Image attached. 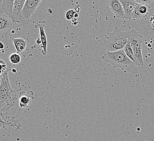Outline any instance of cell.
Instances as JSON below:
<instances>
[{"label":"cell","mask_w":154,"mask_h":141,"mask_svg":"<svg viewBox=\"0 0 154 141\" xmlns=\"http://www.w3.org/2000/svg\"><path fill=\"white\" fill-rule=\"evenodd\" d=\"M102 59L104 62L112 65L113 68H119L126 72L133 74L135 76H140L136 65L126 56L124 50L116 52L107 51L104 53Z\"/></svg>","instance_id":"cell-1"},{"label":"cell","mask_w":154,"mask_h":141,"mask_svg":"<svg viewBox=\"0 0 154 141\" xmlns=\"http://www.w3.org/2000/svg\"><path fill=\"white\" fill-rule=\"evenodd\" d=\"M129 30L123 31L122 28L115 26L112 33L106 34L103 45L109 52H116L123 50L128 43Z\"/></svg>","instance_id":"cell-2"},{"label":"cell","mask_w":154,"mask_h":141,"mask_svg":"<svg viewBox=\"0 0 154 141\" xmlns=\"http://www.w3.org/2000/svg\"><path fill=\"white\" fill-rule=\"evenodd\" d=\"M1 82L0 84V111L5 110L4 108L7 107L9 109L15 105L17 101V94L13 90L9 82L8 72L6 71L2 73Z\"/></svg>","instance_id":"cell-3"},{"label":"cell","mask_w":154,"mask_h":141,"mask_svg":"<svg viewBox=\"0 0 154 141\" xmlns=\"http://www.w3.org/2000/svg\"><path fill=\"white\" fill-rule=\"evenodd\" d=\"M143 39L142 35L139 32L134 30H129L128 41L133 50L134 55L139 64V66H143L144 64L142 54Z\"/></svg>","instance_id":"cell-4"},{"label":"cell","mask_w":154,"mask_h":141,"mask_svg":"<svg viewBox=\"0 0 154 141\" xmlns=\"http://www.w3.org/2000/svg\"><path fill=\"white\" fill-rule=\"evenodd\" d=\"M41 2V0H26L23 9L21 11V15L24 21L27 24L30 22V18L36 12L39 4Z\"/></svg>","instance_id":"cell-5"},{"label":"cell","mask_w":154,"mask_h":141,"mask_svg":"<svg viewBox=\"0 0 154 141\" xmlns=\"http://www.w3.org/2000/svg\"><path fill=\"white\" fill-rule=\"evenodd\" d=\"M25 3V0H14L13 15L11 19L12 24H19L21 26H27L28 25L21 15V11L23 9Z\"/></svg>","instance_id":"cell-6"},{"label":"cell","mask_w":154,"mask_h":141,"mask_svg":"<svg viewBox=\"0 0 154 141\" xmlns=\"http://www.w3.org/2000/svg\"><path fill=\"white\" fill-rule=\"evenodd\" d=\"M150 9V6L137 3L132 13V19L134 20L145 19L148 16Z\"/></svg>","instance_id":"cell-7"},{"label":"cell","mask_w":154,"mask_h":141,"mask_svg":"<svg viewBox=\"0 0 154 141\" xmlns=\"http://www.w3.org/2000/svg\"><path fill=\"white\" fill-rule=\"evenodd\" d=\"M47 24V22L45 20L39 21L37 24L35 26L36 29L38 28L40 34V40L41 41V48H42V53L43 55L46 56L47 54V38L45 31V26Z\"/></svg>","instance_id":"cell-8"},{"label":"cell","mask_w":154,"mask_h":141,"mask_svg":"<svg viewBox=\"0 0 154 141\" xmlns=\"http://www.w3.org/2000/svg\"><path fill=\"white\" fill-rule=\"evenodd\" d=\"M109 6L111 11L113 12L116 18L126 19L124 10L122 3L119 0H111L109 2Z\"/></svg>","instance_id":"cell-9"},{"label":"cell","mask_w":154,"mask_h":141,"mask_svg":"<svg viewBox=\"0 0 154 141\" xmlns=\"http://www.w3.org/2000/svg\"><path fill=\"white\" fill-rule=\"evenodd\" d=\"M34 98L35 94L33 91H29L27 92L22 91L19 95L20 109L26 108L29 105Z\"/></svg>","instance_id":"cell-10"},{"label":"cell","mask_w":154,"mask_h":141,"mask_svg":"<svg viewBox=\"0 0 154 141\" xmlns=\"http://www.w3.org/2000/svg\"><path fill=\"white\" fill-rule=\"evenodd\" d=\"M120 1L124 10L125 19H132V15L136 5V1L134 0H121Z\"/></svg>","instance_id":"cell-11"},{"label":"cell","mask_w":154,"mask_h":141,"mask_svg":"<svg viewBox=\"0 0 154 141\" xmlns=\"http://www.w3.org/2000/svg\"><path fill=\"white\" fill-rule=\"evenodd\" d=\"M11 19L4 14L0 15V36L6 34L12 27Z\"/></svg>","instance_id":"cell-12"},{"label":"cell","mask_w":154,"mask_h":141,"mask_svg":"<svg viewBox=\"0 0 154 141\" xmlns=\"http://www.w3.org/2000/svg\"><path fill=\"white\" fill-rule=\"evenodd\" d=\"M14 0H4L2 1V10L3 14L8 16L11 19H12L14 7Z\"/></svg>","instance_id":"cell-13"},{"label":"cell","mask_w":154,"mask_h":141,"mask_svg":"<svg viewBox=\"0 0 154 141\" xmlns=\"http://www.w3.org/2000/svg\"><path fill=\"white\" fill-rule=\"evenodd\" d=\"M13 42L18 54L23 52L26 50L27 42L23 38L13 39Z\"/></svg>","instance_id":"cell-14"},{"label":"cell","mask_w":154,"mask_h":141,"mask_svg":"<svg viewBox=\"0 0 154 141\" xmlns=\"http://www.w3.org/2000/svg\"><path fill=\"white\" fill-rule=\"evenodd\" d=\"M123 50H124L125 54L126 55L128 58L130 59L133 62L135 65L139 66V64H138V62L136 58H135L133 50L131 47L130 44L128 42L127 45L125 46Z\"/></svg>","instance_id":"cell-15"},{"label":"cell","mask_w":154,"mask_h":141,"mask_svg":"<svg viewBox=\"0 0 154 141\" xmlns=\"http://www.w3.org/2000/svg\"><path fill=\"white\" fill-rule=\"evenodd\" d=\"M9 62L13 64L17 65L19 64L21 62V56L19 54L13 53L9 56Z\"/></svg>","instance_id":"cell-16"},{"label":"cell","mask_w":154,"mask_h":141,"mask_svg":"<svg viewBox=\"0 0 154 141\" xmlns=\"http://www.w3.org/2000/svg\"><path fill=\"white\" fill-rule=\"evenodd\" d=\"M75 12L73 9H70L66 13V18L68 20H71L74 18Z\"/></svg>","instance_id":"cell-17"},{"label":"cell","mask_w":154,"mask_h":141,"mask_svg":"<svg viewBox=\"0 0 154 141\" xmlns=\"http://www.w3.org/2000/svg\"><path fill=\"white\" fill-rule=\"evenodd\" d=\"M136 1L137 3L143 4L148 5V6H150L151 3L152 2V1L151 0H136Z\"/></svg>","instance_id":"cell-18"},{"label":"cell","mask_w":154,"mask_h":141,"mask_svg":"<svg viewBox=\"0 0 154 141\" xmlns=\"http://www.w3.org/2000/svg\"><path fill=\"white\" fill-rule=\"evenodd\" d=\"M4 47H5L4 44L2 42L0 41V50H3V49H4Z\"/></svg>","instance_id":"cell-19"},{"label":"cell","mask_w":154,"mask_h":141,"mask_svg":"<svg viewBox=\"0 0 154 141\" xmlns=\"http://www.w3.org/2000/svg\"><path fill=\"white\" fill-rule=\"evenodd\" d=\"M36 43H37V44L38 45H39L40 44H41V41L40 39H38V40H37V41H36Z\"/></svg>","instance_id":"cell-20"},{"label":"cell","mask_w":154,"mask_h":141,"mask_svg":"<svg viewBox=\"0 0 154 141\" xmlns=\"http://www.w3.org/2000/svg\"><path fill=\"white\" fill-rule=\"evenodd\" d=\"M0 63H2V64H6V62H4V60L1 59V58H0Z\"/></svg>","instance_id":"cell-21"},{"label":"cell","mask_w":154,"mask_h":141,"mask_svg":"<svg viewBox=\"0 0 154 141\" xmlns=\"http://www.w3.org/2000/svg\"><path fill=\"white\" fill-rule=\"evenodd\" d=\"M152 28L154 30V20L152 21Z\"/></svg>","instance_id":"cell-22"},{"label":"cell","mask_w":154,"mask_h":141,"mask_svg":"<svg viewBox=\"0 0 154 141\" xmlns=\"http://www.w3.org/2000/svg\"><path fill=\"white\" fill-rule=\"evenodd\" d=\"M1 78L0 77V84H1Z\"/></svg>","instance_id":"cell-23"}]
</instances>
